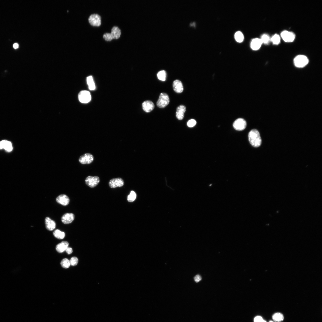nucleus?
<instances>
[{
    "label": "nucleus",
    "instance_id": "412c9836",
    "mask_svg": "<svg viewBox=\"0 0 322 322\" xmlns=\"http://www.w3.org/2000/svg\"><path fill=\"white\" fill-rule=\"evenodd\" d=\"M87 81L89 90H94L96 89V86L92 77L90 76L88 77Z\"/></svg>",
    "mask_w": 322,
    "mask_h": 322
},
{
    "label": "nucleus",
    "instance_id": "7c9ffc66",
    "mask_svg": "<svg viewBox=\"0 0 322 322\" xmlns=\"http://www.w3.org/2000/svg\"><path fill=\"white\" fill-rule=\"evenodd\" d=\"M196 121L194 119H191L188 122L187 124L188 127L190 128H192L196 124Z\"/></svg>",
    "mask_w": 322,
    "mask_h": 322
},
{
    "label": "nucleus",
    "instance_id": "f704fd0d",
    "mask_svg": "<svg viewBox=\"0 0 322 322\" xmlns=\"http://www.w3.org/2000/svg\"><path fill=\"white\" fill-rule=\"evenodd\" d=\"M19 45L17 43H15L13 45V47L15 49L18 48H19Z\"/></svg>",
    "mask_w": 322,
    "mask_h": 322
},
{
    "label": "nucleus",
    "instance_id": "20e7f679",
    "mask_svg": "<svg viewBox=\"0 0 322 322\" xmlns=\"http://www.w3.org/2000/svg\"><path fill=\"white\" fill-rule=\"evenodd\" d=\"M170 101L168 95L165 93H162L157 101V105L159 108H164L168 105Z\"/></svg>",
    "mask_w": 322,
    "mask_h": 322
},
{
    "label": "nucleus",
    "instance_id": "39448f33",
    "mask_svg": "<svg viewBox=\"0 0 322 322\" xmlns=\"http://www.w3.org/2000/svg\"><path fill=\"white\" fill-rule=\"evenodd\" d=\"M79 99L81 103H86L90 102L91 99L90 93L87 90L81 91L79 93Z\"/></svg>",
    "mask_w": 322,
    "mask_h": 322
},
{
    "label": "nucleus",
    "instance_id": "dca6fc26",
    "mask_svg": "<svg viewBox=\"0 0 322 322\" xmlns=\"http://www.w3.org/2000/svg\"><path fill=\"white\" fill-rule=\"evenodd\" d=\"M173 87L174 90L177 93H181L183 90L182 83L179 80H176L173 81Z\"/></svg>",
    "mask_w": 322,
    "mask_h": 322
},
{
    "label": "nucleus",
    "instance_id": "a878e982",
    "mask_svg": "<svg viewBox=\"0 0 322 322\" xmlns=\"http://www.w3.org/2000/svg\"><path fill=\"white\" fill-rule=\"evenodd\" d=\"M61 265L62 267L65 269L68 268L70 265V261L67 258L62 259L61 262Z\"/></svg>",
    "mask_w": 322,
    "mask_h": 322
},
{
    "label": "nucleus",
    "instance_id": "4be33fe9",
    "mask_svg": "<svg viewBox=\"0 0 322 322\" xmlns=\"http://www.w3.org/2000/svg\"><path fill=\"white\" fill-rule=\"evenodd\" d=\"M54 236L59 239L61 240L64 238L65 236V234L63 232L60 231L58 230H56L53 233Z\"/></svg>",
    "mask_w": 322,
    "mask_h": 322
},
{
    "label": "nucleus",
    "instance_id": "393cba45",
    "mask_svg": "<svg viewBox=\"0 0 322 322\" xmlns=\"http://www.w3.org/2000/svg\"><path fill=\"white\" fill-rule=\"evenodd\" d=\"M137 196L136 192L133 191H132L128 197V201L129 202H132L136 199Z\"/></svg>",
    "mask_w": 322,
    "mask_h": 322
},
{
    "label": "nucleus",
    "instance_id": "f3484780",
    "mask_svg": "<svg viewBox=\"0 0 322 322\" xmlns=\"http://www.w3.org/2000/svg\"><path fill=\"white\" fill-rule=\"evenodd\" d=\"M45 223L46 228L48 230L52 231L55 229L56 223L54 221L52 220L49 217H47L46 218Z\"/></svg>",
    "mask_w": 322,
    "mask_h": 322
},
{
    "label": "nucleus",
    "instance_id": "c85d7f7f",
    "mask_svg": "<svg viewBox=\"0 0 322 322\" xmlns=\"http://www.w3.org/2000/svg\"><path fill=\"white\" fill-rule=\"evenodd\" d=\"M263 43H264L265 44H268L270 41H271V39L270 38V37L267 34H263L261 37V39Z\"/></svg>",
    "mask_w": 322,
    "mask_h": 322
},
{
    "label": "nucleus",
    "instance_id": "c756f323",
    "mask_svg": "<svg viewBox=\"0 0 322 322\" xmlns=\"http://www.w3.org/2000/svg\"><path fill=\"white\" fill-rule=\"evenodd\" d=\"M78 259L77 257H72L70 261V265L72 266L77 265L78 263Z\"/></svg>",
    "mask_w": 322,
    "mask_h": 322
},
{
    "label": "nucleus",
    "instance_id": "2f4dec72",
    "mask_svg": "<svg viewBox=\"0 0 322 322\" xmlns=\"http://www.w3.org/2000/svg\"><path fill=\"white\" fill-rule=\"evenodd\" d=\"M254 322H267L261 316H257L254 319Z\"/></svg>",
    "mask_w": 322,
    "mask_h": 322
},
{
    "label": "nucleus",
    "instance_id": "c9c22d12",
    "mask_svg": "<svg viewBox=\"0 0 322 322\" xmlns=\"http://www.w3.org/2000/svg\"><path fill=\"white\" fill-rule=\"evenodd\" d=\"M269 322H274L272 321H270Z\"/></svg>",
    "mask_w": 322,
    "mask_h": 322
},
{
    "label": "nucleus",
    "instance_id": "1a4fd4ad",
    "mask_svg": "<svg viewBox=\"0 0 322 322\" xmlns=\"http://www.w3.org/2000/svg\"><path fill=\"white\" fill-rule=\"evenodd\" d=\"M93 160L94 157L93 155L87 153L81 156L79 159V161L82 164H88L91 163Z\"/></svg>",
    "mask_w": 322,
    "mask_h": 322
},
{
    "label": "nucleus",
    "instance_id": "f03ea898",
    "mask_svg": "<svg viewBox=\"0 0 322 322\" xmlns=\"http://www.w3.org/2000/svg\"><path fill=\"white\" fill-rule=\"evenodd\" d=\"M121 34V30L117 26H113L111 33H106L103 35V38L107 41H110L113 39L119 38Z\"/></svg>",
    "mask_w": 322,
    "mask_h": 322
},
{
    "label": "nucleus",
    "instance_id": "ddd939ff",
    "mask_svg": "<svg viewBox=\"0 0 322 322\" xmlns=\"http://www.w3.org/2000/svg\"><path fill=\"white\" fill-rule=\"evenodd\" d=\"M0 149H4L7 152H11L13 150L12 143L7 140L2 141L0 142Z\"/></svg>",
    "mask_w": 322,
    "mask_h": 322
},
{
    "label": "nucleus",
    "instance_id": "473e14b6",
    "mask_svg": "<svg viewBox=\"0 0 322 322\" xmlns=\"http://www.w3.org/2000/svg\"><path fill=\"white\" fill-rule=\"evenodd\" d=\"M201 276L199 275H196L194 277V281L196 283L199 282L201 281Z\"/></svg>",
    "mask_w": 322,
    "mask_h": 322
},
{
    "label": "nucleus",
    "instance_id": "bb28decb",
    "mask_svg": "<svg viewBox=\"0 0 322 322\" xmlns=\"http://www.w3.org/2000/svg\"><path fill=\"white\" fill-rule=\"evenodd\" d=\"M158 79L162 81H164L166 78V72L165 71L162 70L158 72L157 74Z\"/></svg>",
    "mask_w": 322,
    "mask_h": 322
},
{
    "label": "nucleus",
    "instance_id": "aec40b11",
    "mask_svg": "<svg viewBox=\"0 0 322 322\" xmlns=\"http://www.w3.org/2000/svg\"><path fill=\"white\" fill-rule=\"evenodd\" d=\"M69 243L66 241H63L58 244L56 247V250L59 253H62L66 251L68 247Z\"/></svg>",
    "mask_w": 322,
    "mask_h": 322
},
{
    "label": "nucleus",
    "instance_id": "5701e85b",
    "mask_svg": "<svg viewBox=\"0 0 322 322\" xmlns=\"http://www.w3.org/2000/svg\"><path fill=\"white\" fill-rule=\"evenodd\" d=\"M272 318L275 321L280 322L283 321L284 317L281 313H277L273 315L272 316Z\"/></svg>",
    "mask_w": 322,
    "mask_h": 322
},
{
    "label": "nucleus",
    "instance_id": "2eb2a0df",
    "mask_svg": "<svg viewBox=\"0 0 322 322\" xmlns=\"http://www.w3.org/2000/svg\"><path fill=\"white\" fill-rule=\"evenodd\" d=\"M56 201L58 203L66 206L69 204L70 199L67 196L64 194H62L57 197Z\"/></svg>",
    "mask_w": 322,
    "mask_h": 322
},
{
    "label": "nucleus",
    "instance_id": "0eeeda50",
    "mask_svg": "<svg viewBox=\"0 0 322 322\" xmlns=\"http://www.w3.org/2000/svg\"><path fill=\"white\" fill-rule=\"evenodd\" d=\"M247 123L246 121L242 118L236 119L233 124L234 128L237 131H243L246 128Z\"/></svg>",
    "mask_w": 322,
    "mask_h": 322
},
{
    "label": "nucleus",
    "instance_id": "4468645a",
    "mask_svg": "<svg viewBox=\"0 0 322 322\" xmlns=\"http://www.w3.org/2000/svg\"><path fill=\"white\" fill-rule=\"evenodd\" d=\"M142 106L143 110L147 112H151L154 108V103L150 101H144L142 103Z\"/></svg>",
    "mask_w": 322,
    "mask_h": 322
},
{
    "label": "nucleus",
    "instance_id": "6ab92c4d",
    "mask_svg": "<svg viewBox=\"0 0 322 322\" xmlns=\"http://www.w3.org/2000/svg\"><path fill=\"white\" fill-rule=\"evenodd\" d=\"M263 43L261 39L255 38L253 39L251 44V47L252 50H256L261 48Z\"/></svg>",
    "mask_w": 322,
    "mask_h": 322
},
{
    "label": "nucleus",
    "instance_id": "72a5a7b5",
    "mask_svg": "<svg viewBox=\"0 0 322 322\" xmlns=\"http://www.w3.org/2000/svg\"><path fill=\"white\" fill-rule=\"evenodd\" d=\"M66 251L67 253V254H71L72 253V252H73L72 249L71 248L69 247H68L66 248Z\"/></svg>",
    "mask_w": 322,
    "mask_h": 322
},
{
    "label": "nucleus",
    "instance_id": "7ed1b4c3",
    "mask_svg": "<svg viewBox=\"0 0 322 322\" xmlns=\"http://www.w3.org/2000/svg\"><path fill=\"white\" fill-rule=\"evenodd\" d=\"M309 61L308 58L306 56L303 55L297 56L294 60L295 66L298 68L305 67L308 64Z\"/></svg>",
    "mask_w": 322,
    "mask_h": 322
},
{
    "label": "nucleus",
    "instance_id": "f8f14e48",
    "mask_svg": "<svg viewBox=\"0 0 322 322\" xmlns=\"http://www.w3.org/2000/svg\"><path fill=\"white\" fill-rule=\"evenodd\" d=\"M75 219L73 214L67 213L64 214L61 217V221L65 224H69L72 222Z\"/></svg>",
    "mask_w": 322,
    "mask_h": 322
},
{
    "label": "nucleus",
    "instance_id": "423d86ee",
    "mask_svg": "<svg viewBox=\"0 0 322 322\" xmlns=\"http://www.w3.org/2000/svg\"><path fill=\"white\" fill-rule=\"evenodd\" d=\"M101 16L96 13L91 14L88 18L89 23L93 26H100L101 24Z\"/></svg>",
    "mask_w": 322,
    "mask_h": 322
},
{
    "label": "nucleus",
    "instance_id": "cd10ccee",
    "mask_svg": "<svg viewBox=\"0 0 322 322\" xmlns=\"http://www.w3.org/2000/svg\"><path fill=\"white\" fill-rule=\"evenodd\" d=\"M271 41L274 44L277 45L280 43V36L277 34L274 35L271 39Z\"/></svg>",
    "mask_w": 322,
    "mask_h": 322
},
{
    "label": "nucleus",
    "instance_id": "a211bd4d",
    "mask_svg": "<svg viewBox=\"0 0 322 322\" xmlns=\"http://www.w3.org/2000/svg\"><path fill=\"white\" fill-rule=\"evenodd\" d=\"M186 111V107L183 105H180L177 109L176 117L179 120H182L184 117V114Z\"/></svg>",
    "mask_w": 322,
    "mask_h": 322
},
{
    "label": "nucleus",
    "instance_id": "9b49d317",
    "mask_svg": "<svg viewBox=\"0 0 322 322\" xmlns=\"http://www.w3.org/2000/svg\"><path fill=\"white\" fill-rule=\"evenodd\" d=\"M124 181L121 178L113 179L111 180L109 183L110 188H115L117 187H121L124 184Z\"/></svg>",
    "mask_w": 322,
    "mask_h": 322
},
{
    "label": "nucleus",
    "instance_id": "6e6552de",
    "mask_svg": "<svg viewBox=\"0 0 322 322\" xmlns=\"http://www.w3.org/2000/svg\"><path fill=\"white\" fill-rule=\"evenodd\" d=\"M86 184L90 188H94L100 182V179L98 176H89L86 178Z\"/></svg>",
    "mask_w": 322,
    "mask_h": 322
},
{
    "label": "nucleus",
    "instance_id": "f257e3e1",
    "mask_svg": "<svg viewBox=\"0 0 322 322\" xmlns=\"http://www.w3.org/2000/svg\"><path fill=\"white\" fill-rule=\"evenodd\" d=\"M249 142L255 148L260 147L262 143V139L259 131L256 129L252 130L248 134Z\"/></svg>",
    "mask_w": 322,
    "mask_h": 322
},
{
    "label": "nucleus",
    "instance_id": "b1692460",
    "mask_svg": "<svg viewBox=\"0 0 322 322\" xmlns=\"http://www.w3.org/2000/svg\"><path fill=\"white\" fill-rule=\"evenodd\" d=\"M235 38L236 40L238 43H241L243 41L244 37L243 33L238 31L235 34Z\"/></svg>",
    "mask_w": 322,
    "mask_h": 322
},
{
    "label": "nucleus",
    "instance_id": "9d476101",
    "mask_svg": "<svg viewBox=\"0 0 322 322\" xmlns=\"http://www.w3.org/2000/svg\"><path fill=\"white\" fill-rule=\"evenodd\" d=\"M281 37L286 42H292L295 38V34L292 32L285 30L281 33Z\"/></svg>",
    "mask_w": 322,
    "mask_h": 322
}]
</instances>
